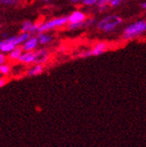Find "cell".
<instances>
[{
    "label": "cell",
    "instance_id": "11",
    "mask_svg": "<svg viewBox=\"0 0 146 147\" xmlns=\"http://www.w3.org/2000/svg\"><path fill=\"white\" fill-rule=\"evenodd\" d=\"M44 70V67H43V65L41 64H36L32 68H30L28 71H27V76H39L40 74L43 72Z\"/></svg>",
    "mask_w": 146,
    "mask_h": 147
},
{
    "label": "cell",
    "instance_id": "29",
    "mask_svg": "<svg viewBox=\"0 0 146 147\" xmlns=\"http://www.w3.org/2000/svg\"><path fill=\"white\" fill-rule=\"evenodd\" d=\"M121 1H122V2H124V1H127V0H121Z\"/></svg>",
    "mask_w": 146,
    "mask_h": 147
},
{
    "label": "cell",
    "instance_id": "15",
    "mask_svg": "<svg viewBox=\"0 0 146 147\" xmlns=\"http://www.w3.org/2000/svg\"><path fill=\"white\" fill-rule=\"evenodd\" d=\"M84 22H82V23H75V24H67L68 30H70V31H76V30H80V29H82V28H84L85 27V23H84Z\"/></svg>",
    "mask_w": 146,
    "mask_h": 147
},
{
    "label": "cell",
    "instance_id": "30",
    "mask_svg": "<svg viewBox=\"0 0 146 147\" xmlns=\"http://www.w3.org/2000/svg\"><path fill=\"white\" fill-rule=\"evenodd\" d=\"M0 29H1V24H0Z\"/></svg>",
    "mask_w": 146,
    "mask_h": 147
},
{
    "label": "cell",
    "instance_id": "8",
    "mask_svg": "<svg viewBox=\"0 0 146 147\" xmlns=\"http://www.w3.org/2000/svg\"><path fill=\"white\" fill-rule=\"evenodd\" d=\"M108 44L106 42L100 41V42L96 43L95 45L93 46V48L90 50H91L92 56H100L101 54L105 53L108 50Z\"/></svg>",
    "mask_w": 146,
    "mask_h": 147
},
{
    "label": "cell",
    "instance_id": "4",
    "mask_svg": "<svg viewBox=\"0 0 146 147\" xmlns=\"http://www.w3.org/2000/svg\"><path fill=\"white\" fill-rule=\"evenodd\" d=\"M16 36H11L6 38L5 40L2 41L1 47H0V52L1 53H10L12 50H13L17 46L15 44Z\"/></svg>",
    "mask_w": 146,
    "mask_h": 147
},
{
    "label": "cell",
    "instance_id": "13",
    "mask_svg": "<svg viewBox=\"0 0 146 147\" xmlns=\"http://www.w3.org/2000/svg\"><path fill=\"white\" fill-rule=\"evenodd\" d=\"M37 39L39 44H40V45H47V44L50 43L51 40H52V36L48 34L47 32H42L38 34Z\"/></svg>",
    "mask_w": 146,
    "mask_h": 147
},
{
    "label": "cell",
    "instance_id": "19",
    "mask_svg": "<svg viewBox=\"0 0 146 147\" xmlns=\"http://www.w3.org/2000/svg\"><path fill=\"white\" fill-rule=\"evenodd\" d=\"M84 23H85V27H89V26H92L95 24L96 20L94 18H89V19H86Z\"/></svg>",
    "mask_w": 146,
    "mask_h": 147
},
{
    "label": "cell",
    "instance_id": "22",
    "mask_svg": "<svg viewBox=\"0 0 146 147\" xmlns=\"http://www.w3.org/2000/svg\"><path fill=\"white\" fill-rule=\"evenodd\" d=\"M121 3H122L121 0H111L110 3H109L108 5H110V6H112V7H116V6L119 5Z\"/></svg>",
    "mask_w": 146,
    "mask_h": 147
},
{
    "label": "cell",
    "instance_id": "3",
    "mask_svg": "<svg viewBox=\"0 0 146 147\" xmlns=\"http://www.w3.org/2000/svg\"><path fill=\"white\" fill-rule=\"evenodd\" d=\"M68 24V19L67 16H62V17H57L53 18L51 20H48L45 23H42L40 24L37 32L42 33V32H48L49 31L55 30L57 28H60Z\"/></svg>",
    "mask_w": 146,
    "mask_h": 147
},
{
    "label": "cell",
    "instance_id": "2",
    "mask_svg": "<svg viewBox=\"0 0 146 147\" xmlns=\"http://www.w3.org/2000/svg\"><path fill=\"white\" fill-rule=\"evenodd\" d=\"M122 18L116 14H111L102 18L96 24L97 29L103 32H112L122 24Z\"/></svg>",
    "mask_w": 146,
    "mask_h": 147
},
{
    "label": "cell",
    "instance_id": "18",
    "mask_svg": "<svg viewBox=\"0 0 146 147\" xmlns=\"http://www.w3.org/2000/svg\"><path fill=\"white\" fill-rule=\"evenodd\" d=\"M97 2H98V0H83V4L84 5H88V6L97 5Z\"/></svg>",
    "mask_w": 146,
    "mask_h": 147
},
{
    "label": "cell",
    "instance_id": "25",
    "mask_svg": "<svg viewBox=\"0 0 146 147\" xmlns=\"http://www.w3.org/2000/svg\"><path fill=\"white\" fill-rule=\"evenodd\" d=\"M141 7H142V8H143V9L146 10V1L141 4Z\"/></svg>",
    "mask_w": 146,
    "mask_h": 147
},
{
    "label": "cell",
    "instance_id": "12",
    "mask_svg": "<svg viewBox=\"0 0 146 147\" xmlns=\"http://www.w3.org/2000/svg\"><path fill=\"white\" fill-rule=\"evenodd\" d=\"M24 53L23 49H22L21 46H17L13 50H12L10 53H8V58L11 61H18L20 57L22 56V54Z\"/></svg>",
    "mask_w": 146,
    "mask_h": 147
},
{
    "label": "cell",
    "instance_id": "1",
    "mask_svg": "<svg viewBox=\"0 0 146 147\" xmlns=\"http://www.w3.org/2000/svg\"><path fill=\"white\" fill-rule=\"evenodd\" d=\"M146 32V20H138L127 25L123 31L122 39L124 40H133Z\"/></svg>",
    "mask_w": 146,
    "mask_h": 147
},
{
    "label": "cell",
    "instance_id": "9",
    "mask_svg": "<svg viewBox=\"0 0 146 147\" xmlns=\"http://www.w3.org/2000/svg\"><path fill=\"white\" fill-rule=\"evenodd\" d=\"M40 24H32L30 21H25L22 24L21 27V32H28V33H33L38 31V28Z\"/></svg>",
    "mask_w": 146,
    "mask_h": 147
},
{
    "label": "cell",
    "instance_id": "26",
    "mask_svg": "<svg viewBox=\"0 0 146 147\" xmlns=\"http://www.w3.org/2000/svg\"><path fill=\"white\" fill-rule=\"evenodd\" d=\"M72 3H80V2H83V0H70Z\"/></svg>",
    "mask_w": 146,
    "mask_h": 147
},
{
    "label": "cell",
    "instance_id": "7",
    "mask_svg": "<svg viewBox=\"0 0 146 147\" xmlns=\"http://www.w3.org/2000/svg\"><path fill=\"white\" fill-rule=\"evenodd\" d=\"M68 24H75V23H82L87 19V16L85 13L80 10H76L73 12L69 16H67Z\"/></svg>",
    "mask_w": 146,
    "mask_h": 147
},
{
    "label": "cell",
    "instance_id": "16",
    "mask_svg": "<svg viewBox=\"0 0 146 147\" xmlns=\"http://www.w3.org/2000/svg\"><path fill=\"white\" fill-rule=\"evenodd\" d=\"M11 72V67L8 64H3L0 65V74L3 76H7L9 75Z\"/></svg>",
    "mask_w": 146,
    "mask_h": 147
},
{
    "label": "cell",
    "instance_id": "27",
    "mask_svg": "<svg viewBox=\"0 0 146 147\" xmlns=\"http://www.w3.org/2000/svg\"><path fill=\"white\" fill-rule=\"evenodd\" d=\"M3 36H4V37H6V36H8V34H7V33H4Z\"/></svg>",
    "mask_w": 146,
    "mask_h": 147
},
{
    "label": "cell",
    "instance_id": "28",
    "mask_svg": "<svg viewBox=\"0 0 146 147\" xmlns=\"http://www.w3.org/2000/svg\"><path fill=\"white\" fill-rule=\"evenodd\" d=\"M42 1H46L47 2V1H50V0H42Z\"/></svg>",
    "mask_w": 146,
    "mask_h": 147
},
{
    "label": "cell",
    "instance_id": "17",
    "mask_svg": "<svg viewBox=\"0 0 146 147\" xmlns=\"http://www.w3.org/2000/svg\"><path fill=\"white\" fill-rule=\"evenodd\" d=\"M19 2V0H0V3L3 5H15Z\"/></svg>",
    "mask_w": 146,
    "mask_h": 147
},
{
    "label": "cell",
    "instance_id": "10",
    "mask_svg": "<svg viewBox=\"0 0 146 147\" xmlns=\"http://www.w3.org/2000/svg\"><path fill=\"white\" fill-rule=\"evenodd\" d=\"M35 52H36V55H37V61H36V64L43 65L48 61V57H49V54L47 49H40L37 51H35Z\"/></svg>",
    "mask_w": 146,
    "mask_h": 147
},
{
    "label": "cell",
    "instance_id": "23",
    "mask_svg": "<svg viewBox=\"0 0 146 147\" xmlns=\"http://www.w3.org/2000/svg\"><path fill=\"white\" fill-rule=\"evenodd\" d=\"M6 60H7V57L4 53L0 52V65H3V64H5Z\"/></svg>",
    "mask_w": 146,
    "mask_h": 147
},
{
    "label": "cell",
    "instance_id": "5",
    "mask_svg": "<svg viewBox=\"0 0 146 147\" xmlns=\"http://www.w3.org/2000/svg\"><path fill=\"white\" fill-rule=\"evenodd\" d=\"M38 45H39V41L37 37L31 36L24 43L22 44L21 47L24 52H29V51H34L38 48Z\"/></svg>",
    "mask_w": 146,
    "mask_h": 147
},
{
    "label": "cell",
    "instance_id": "24",
    "mask_svg": "<svg viewBox=\"0 0 146 147\" xmlns=\"http://www.w3.org/2000/svg\"><path fill=\"white\" fill-rule=\"evenodd\" d=\"M6 83H7V81H6L5 78H4V77H0V88L3 87V86H5V85L6 84Z\"/></svg>",
    "mask_w": 146,
    "mask_h": 147
},
{
    "label": "cell",
    "instance_id": "6",
    "mask_svg": "<svg viewBox=\"0 0 146 147\" xmlns=\"http://www.w3.org/2000/svg\"><path fill=\"white\" fill-rule=\"evenodd\" d=\"M20 63L24 65H32L36 64L37 61V55L35 51H29V52H24L20 57L19 60Z\"/></svg>",
    "mask_w": 146,
    "mask_h": 147
},
{
    "label": "cell",
    "instance_id": "21",
    "mask_svg": "<svg viewBox=\"0 0 146 147\" xmlns=\"http://www.w3.org/2000/svg\"><path fill=\"white\" fill-rule=\"evenodd\" d=\"M111 0H98L97 2V5L98 6H101V5H108L109 3H110Z\"/></svg>",
    "mask_w": 146,
    "mask_h": 147
},
{
    "label": "cell",
    "instance_id": "14",
    "mask_svg": "<svg viewBox=\"0 0 146 147\" xmlns=\"http://www.w3.org/2000/svg\"><path fill=\"white\" fill-rule=\"evenodd\" d=\"M31 37V33L28 32H21L18 36H16L15 39V44L16 46H21L22 44L24 43L29 38Z\"/></svg>",
    "mask_w": 146,
    "mask_h": 147
},
{
    "label": "cell",
    "instance_id": "20",
    "mask_svg": "<svg viewBox=\"0 0 146 147\" xmlns=\"http://www.w3.org/2000/svg\"><path fill=\"white\" fill-rule=\"evenodd\" d=\"M79 57H81V58H85V57H92V54H91V50H86V51H83V52L82 53H80L78 55Z\"/></svg>",
    "mask_w": 146,
    "mask_h": 147
}]
</instances>
